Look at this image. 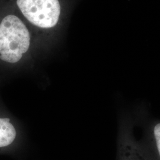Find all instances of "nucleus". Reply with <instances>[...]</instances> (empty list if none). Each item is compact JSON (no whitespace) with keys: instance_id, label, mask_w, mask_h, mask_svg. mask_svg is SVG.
I'll list each match as a JSON object with an SVG mask.
<instances>
[{"instance_id":"obj_5","label":"nucleus","mask_w":160,"mask_h":160,"mask_svg":"<svg viewBox=\"0 0 160 160\" xmlns=\"http://www.w3.org/2000/svg\"><path fill=\"white\" fill-rule=\"evenodd\" d=\"M16 127L7 118H0V152L12 150L17 145Z\"/></svg>"},{"instance_id":"obj_4","label":"nucleus","mask_w":160,"mask_h":160,"mask_svg":"<svg viewBox=\"0 0 160 160\" xmlns=\"http://www.w3.org/2000/svg\"><path fill=\"white\" fill-rule=\"evenodd\" d=\"M145 107L139 106L132 114L135 125L142 129L139 142L153 160H160V119L151 116Z\"/></svg>"},{"instance_id":"obj_3","label":"nucleus","mask_w":160,"mask_h":160,"mask_svg":"<svg viewBox=\"0 0 160 160\" xmlns=\"http://www.w3.org/2000/svg\"><path fill=\"white\" fill-rule=\"evenodd\" d=\"M17 4L30 23L41 28L57 24L61 12L58 0H17Z\"/></svg>"},{"instance_id":"obj_2","label":"nucleus","mask_w":160,"mask_h":160,"mask_svg":"<svg viewBox=\"0 0 160 160\" xmlns=\"http://www.w3.org/2000/svg\"><path fill=\"white\" fill-rule=\"evenodd\" d=\"M135 122L128 112L121 115L116 160H153L134 136Z\"/></svg>"},{"instance_id":"obj_1","label":"nucleus","mask_w":160,"mask_h":160,"mask_svg":"<svg viewBox=\"0 0 160 160\" xmlns=\"http://www.w3.org/2000/svg\"><path fill=\"white\" fill-rule=\"evenodd\" d=\"M30 45L29 30L22 20L14 15L4 17L0 23V59L17 63L29 51Z\"/></svg>"}]
</instances>
